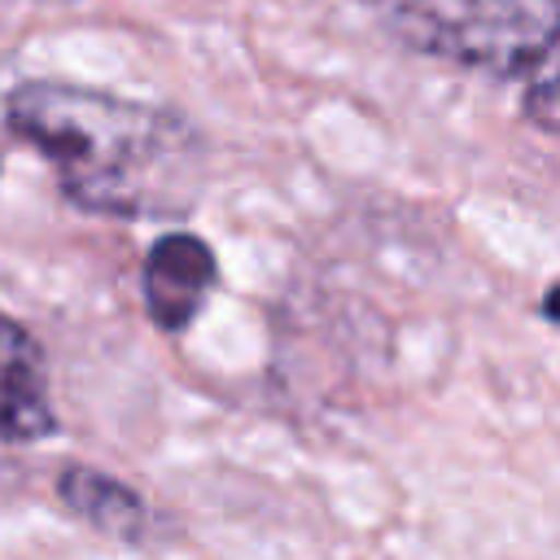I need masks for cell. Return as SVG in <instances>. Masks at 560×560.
Listing matches in <instances>:
<instances>
[{"mask_svg": "<svg viewBox=\"0 0 560 560\" xmlns=\"http://www.w3.org/2000/svg\"><path fill=\"white\" fill-rule=\"evenodd\" d=\"M4 118L18 140L48 158L61 192L88 214H179L197 192L201 136L175 109L83 83L26 79L9 92Z\"/></svg>", "mask_w": 560, "mask_h": 560, "instance_id": "6da1fadb", "label": "cell"}, {"mask_svg": "<svg viewBox=\"0 0 560 560\" xmlns=\"http://www.w3.org/2000/svg\"><path fill=\"white\" fill-rule=\"evenodd\" d=\"M389 35L411 52L494 79H529L551 66L560 35L556 0H398Z\"/></svg>", "mask_w": 560, "mask_h": 560, "instance_id": "7a4b0ae2", "label": "cell"}, {"mask_svg": "<svg viewBox=\"0 0 560 560\" xmlns=\"http://www.w3.org/2000/svg\"><path fill=\"white\" fill-rule=\"evenodd\" d=\"M219 284V258L197 232H166L140 267L144 311L162 332H184Z\"/></svg>", "mask_w": 560, "mask_h": 560, "instance_id": "3957f363", "label": "cell"}, {"mask_svg": "<svg viewBox=\"0 0 560 560\" xmlns=\"http://www.w3.org/2000/svg\"><path fill=\"white\" fill-rule=\"evenodd\" d=\"M57 429L44 350L26 324L0 311V442H44Z\"/></svg>", "mask_w": 560, "mask_h": 560, "instance_id": "277c9868", "label": "cell"}, {"mask_svg": "<svg viewBox=\"0 0 560 560\" xmlns=\"http://www.w3.org/2000/svg\"><path fill=\"white\" fill-rule=\"evenodd\" d=\"M57 499L79 521H88L92 529H101L109 538H140L144 534V516H149L144 499L127 481H118V477H109L101 468L66 464L57 472Z\"/></svg>", "mask_w": 560, "mask_h": 560, "instance_id": "5b68a950", "label": "cell"}, {"mask_svg": "<svg viewBox=\"0 0 560 560\" xmlns=\"http://www.w3.org/2000/svg\"><path fill=\"white\" fill-rule=\"evenodd\" d=\"M525 118L542 131V136H556L560 131V114H556V70L542 66L525 79Z\"/></svg>", "mask_w": 560, "mask_h": 560, "instance_id": "8992f818", "label": "cell"}, {"mask_svg": "<svg viewBox=\"0 0 560 560\" xmlns=\"http://www.w3.org/2000/svg\"><path fill=\"white\" fill-rule=\"evenodd\" d=\"M542 319H547V324L556 319V284H551V289H547V298H542Z\"/></svg>", "mask_w": 560, "mask_h": 560, "instance_id": "52a82bcc", "label": "cell"}]
</instances>
